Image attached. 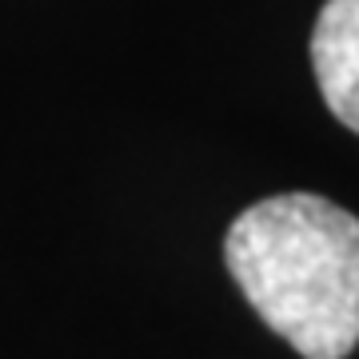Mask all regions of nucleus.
<instances>
[{
	"label": "nucleus",
	"instance_id": "1",
	"mask_svg": "<svg viewBox=\"0 0 359 359\" xmlns=\"http://www.w3.org/2000/svg\"><path fill=\"white\" fill-rule=\"evenodd\" d=\"M244 299L304 359H347L359 347V219L311 192L268 196L224 236Z\"/></svg>",
	"mask_w": 359,
	"mask_h": 359
},
{
	"label": "nucleus",
	"instance_id": "2",
	"mask_svg": "<svg viewBox=\"0 0 359 359\" xmlns=\"http://www.w3.org/2000/svg\"><path fill=\"white\" fill-rule=\"evenodd\" d=\"M311 68L332 116L359 136V0H327L320 8Z\"/></svg>",
	"mask_w": 359,
	"mask_h": 359
}]
</instances>
